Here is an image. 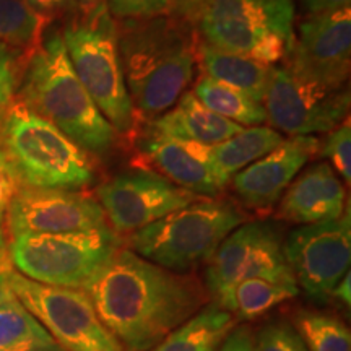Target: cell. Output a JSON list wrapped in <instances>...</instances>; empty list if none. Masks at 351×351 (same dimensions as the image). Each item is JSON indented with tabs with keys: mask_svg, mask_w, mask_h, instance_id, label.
Segmentation results:
<instances>
[{
	"mask_svg": "<svg viewBox=\"0 0 351 351\" xmlns=\"http://www.w3.org/2000/svg\"><path fill=\"white\" fill-rule=\"evenodd\" d=\"M85 291L124 351L156 348L207 301V291L194 276L163 269L122 247Z\"/></svg>",
	"mask_w": 351,
	"mask_h": 351,
	"instance_id": "cell-1",
	"label": "cell"
},
{
	"mask_svg": "<svg viewBox=\"0 0 351 351\" xmlns=\"http://www.w3.org/2000/svg\"><path fill=\"white\" fill-rule=\"evenodd\" d=\"M119 54L134 111L156 119L186 93L197 65V36L176 16L125 20Z\"/></svg>",
	"mask_w": 351,
	"mask_h": 351,
	"instance_id": "cell-2",
	"label": "cell"
},
{
	"mask_svg": "<svg viewBox=\"0 0 351 351\" xmlns=\"http://www.w3.org/2000/svg\"><path fill=\"white\" fill-rule=\"evenodd\" d=\"M19 98L90 156H108L116 145L117 132L78 80L62 34H52L29 57Z\"/></svg>",
	"mask_w": 351,
	"mask_h": 351,
	"instance_id": "cell-3",
	"label": "cell"
},
{
	"mask_svg": "<svg viewBox=\"0 0 351 351\" xmlns=\"http://www.w3.org/2000/svg\"><path fill=\"white\" fill-rule=\"evenodd\" d=\"M0 171L16 189L75 191L95 181L91 156L20 98L0 117Z\"/></svg>",
	"mask_w": 351,
	"mask_h": 351,
	"instance_id": "cell-4",
	"label": "cell"
},
{
	"mask_svg": "<svg viewBox=\"0 0 351 351\" xmlns=\"http://www.w3.org/2000/svg\"><path fill=\"white\" fill-rule=\"evenodd\" d=\"M169 16L208 46L271 65L295 43L293 0H178Z\"/></svg>",
	"mask_w": 351,
	"mask_h": 351,
	"instance_id": "cell-5",
	"label": "cell"
},
{
	"mask_svg": "<svg viewBox=\"0 0 351 351\" xmlns=\"http://www.w3.org/2000/svg\"><path fill=\"white\" fill-rule=\"evenodd\" d=\"M243 223L244 215L236 205L202 197L132 232L127 244L148 262L184 274L207 263L223 239Z\"/></svg>",
	"mask_w": 351,
	"mask_h": 351,
	"instance_id": "cell-6",
	"label": "cell"
},
{
	"mask_svg": "<svg viewBox=\"0 0 351 351\" xmlns=\"http://www.w3.org/2000/svg\"><path fill=\"white\" fill-rule=\"evenodd\" d=\"M70 64L93 103L117 134L134 129L132 106L119 54V32L106 3L95 5L62 34Z\"/></svg>",
	"mask_w": 351,
	"mask_h": 351,
	"instance_id": "cell-7",
	"label": "cell"
},
{
	"mask_svg": "<svg viewBox=\"0 0 351 351\" xmlns=\"http://www.w3.org/2000/svg\"><path fill=\"white\" fill-rule=\"evenodd\" d=\"M119 247L114 231L19 234L7 254L12 267L33 282L85 289Z\"/></svg>",
	"mask_w": 351,
	"mask_h": 351,
	"instance_id": "cell-8",
	"label": "cell"
},
{
	"mask_svg": "<svg viewBox=\"0 0 351 351\" xmlns=\"http://www.w3.org/2000/svg\"><path fill=\"white\" fill-rule=\"evenodd\" d=\"M8 287L64 351H124L85 289L43 285L15 270L8 275Z\"/></svg>",
	"mask_w": 351,
	"mask_h": 351,
	"instance_id": "cell-9",
	"label": "cell"
},
{
	"mask_svg": "<svg viewBox=\"0 0 351 351\" xmlns=\"http://www.w3.org/2000/svg\"><path fill=\"white\" fill-rule=\"evenodd\" d=\"M252 278L296 285L285 258L282 232L274 223H243L223 239L207 262L205 285L213 298Z\"/></svg>",
	"mask_w": 351,
	"mask_h": 351,
	"instance_id": "cell-10",
	"label": "cell"
},
{
	"mask_svg": "<svg viewBox=\"0 0 351 351\" xmlns=\"http://www.w3.org/2000/svg\"><path fill=\"white\" fill-rule=\"evenodd\" d=\"M262 104L275 129L291 137H314L332 132L348 117L350 91L315 85L280 67Z\"/></svg>",
	"mask_w": 351,
	"mask_h": 351,
	"instance_id": "cell-11",
	"label": "cell"
},
{
	"mask_svg": "<svg viewBox=\"0 0 351 351\" xmlns=\"http://www.w3.org/2000/svg\"><path fill=\"white\" fill-rule=\"evenodd\" d=\"M283 252L296 285L307 295L315 300L330 296L350 271V215L296 228L283 243Z\"/></svg>",
	"mask_w": 351,
	"mask_h": 351,
	"instance_id": "cell-12",
	"label": "cell"
},
{
	"mask_svg": "<svg viewBox=\"0 0 351 351\" xmlns=\"http://www.w3.org/2000/svg\"><path fill=\"white\" fill-rule=\"evenodd\" d=\"M98 204L114 232H132L152 225L202 197L178 187L153 171L117 174L98 187Z\"/></svg>",
	"mask_w": 351,
	"mask_h": 351,
	"instance_id": "cell-13",
	"label": "cell"
},
{
	"mask_svg": "<svg viewBox=\"0 0 351 351\" xmlns=\"http://www.w3.org/2000/svg\"><path fill=\"white\" fill-rule=\"evenodd\" d=\"M10 236L112 231L98 200L64 189H16L7 205Z\"/></svg>",
	"mask_w": 351,
	"mask_h": 351,
	"instance_id": "cell-14",
	"label": "cell"
},
{
	"mask_svg": "<svg viewBox=\"0 0 351 351\" xmlns=\"http://www.w3.org/2000/svg\"><path fill=\"white\" fill-rule=\"evenodd\" d=\"M285 65L298 77L341 90L351 67V8L307 16L295 34Z\"/></svg>",
	"mask_w": 351,
	"mask_h": 351,
	"instance_id": "cell-15",
	"label": "cell"
},
{
	"mask_svg": "<svg viewBox=\"0 0 351 351\" xmlns=\"http://www.w3.org/2000/svg\"><path fill=\"white\" fill-rule=\"evenodd\" d=\"M319 148L320 142L315 137L283 140L261 160L239 171L231 179L232 191L244 207L257 212L270 210L307 161L317 155Z\"/></svg>",
	"mask_w": 351,
	"mask_h": 351,
	"instance_id": "cell-16",
	"label": "cell"
},
{
	"mask_svg": "<svg viewBox=\"0 0 351 351\" xmlns=\"http://www.w3.org/2000/svg\"><path fill=\"white\" fill-rule=\"evenodd\" d=\"M346 192L328 163H315L293 179L278 207V217L298 225H315L343 217Z\"/></svg>",
	"mask_w": 351,
	"mask_h": 351,
	"instance_id": "cell-17",
	"label": "cell"
},
{
	"mask_svg": "<svg viewBox=\"0 0 351 351\" xmlns=\"http://www.w3.org/2000/svg\"><path fill=\"white\" fill-rule=\"evenodd\" d=\"M142 152L161 176L184 191L208 199L221 192L208 166L210 147L147 130Z\"/></svg>",
	"mask_w": 351,
	"mask_h": 351,
	"instance_id": "cell-18",
	"label": "cell"
},
{
	"mask_svg": "<svg viewBox=\"0 0 351 351\" xmlns=\"http://www.w3.org/2000/svg\"><path fill=\"white\" fill-rule=\"evenodd\" d=\"M243 129V125L210 111L192 91H186L171 111H166L147 124V130L155 134L205 147L225 142Z\"/></svg>",
	"mask_w": 351,
	"mask_h": 351,
	"instance_id": "cell-19",
	"label": "cell"
},
{
	"mask_svg": "<svg viewBox=\"0 0 351 351\" xmlns=\"http://www.w3.org/2000/svg\"><path fill=\"white\" fill-rule=\"evenodd\" d=\"M197 60L205 77L236 88L257 103H263L275 73V65L231 54L197 39Z\"/></svg>",
	"mask_w": 351,
	"mask_h": 351,
	"instance_id": "cell-20",
	"label": "cell"
},
{
	"mask_svg": "<svg viewBox=\"0 0 351 351\" xmlns=\"http://www.w3.org/2000/svg\"><path fill=\"white\" fill-rule=\"evenodd\" d=\"M283 142L280 132L271 127L254 125L243 129L225 142L210 147L208 166L218 187L225 189L239 171L261 160Z\"/></svg>",
	"mask_w": 351,
	"mask_h": 351,
	"instance_id": "cell-21",
	"label": "cell"
},
{
	"mask_svg": "<svg viewBox=\"0 0 351 351\" xmlns=\"http://www.w3.org/2000/svg\"><path fill=\"white\" fill-rule=\"evenodd\" d=\"M234 315L212 304L171 332L152 351H215L234 326Z\"/></svg>",
	"mask_w": 351,
	"mask_h": 351,
	"instance_id": "cell-22",
	"label": "cell"
},
{
	"mask_svg": "<svg viewBox=\"0 0 351 351\" xmlns=\"http://www.w3.org/2000/svg\"><path fill=\"white\" fill-rule=\"evenodd\" d=\"M300 288L296 285L274 283L269 280H244L215 298L217 306L234 315V319L252 320L274 307L293 300Z\"/></svg>",
	"mask_w": 351,
	"mask_h": 351,
	"instance_id": "cell-23",
	"label": "cell"
},
{
	"mask_svg": "<svg viewBox=\"0 0 351 351\" xmlns=\"http://www.w3.org/2000/svg\"><path fill=\"white\" fill-rule=\"evenodd\" d=\"M0 351H64L15 296L0 304Z\"/></svg>",
	"mask_w": 351,
	"mask_h": 351,
	"instance_id": "cell-24",
	"label": "cell"
},
{
	"mask_svg": "<svg viewBox=\"0 0 351 351\" xmlns=\"http://www.w3.org/2000/svg\"><path fill=\"white\" fill-rule=\"evenodd\" d=\"M49 20L26 0H0V44L32 57L44 41Z\"/></svg>",
	"mask_w": 351,
	"mask_h": 351,
	"instance_id": "cell-25",
	"label": "cell"
},
{
	"mask_svg": "<svg viewBox=\"0 0 351 351\" xmlns=\"http://www.w3.org/2000/svg\"><path fill=\"white\" fill-rule=\"evenodd\" d=\"M192 93L210 111L239 125L254 127L267 122V112L262 103H257L243 91L228 86L225 83H219L210 77H200Z\"/></svg>",
	"mask_w": 351,
	"mask_h": 351,
	"instance_id": "cell-26",
	"label": "cell"
},
{
	"mask_svg": "<svg viewBox=\"0 0 351 351\" xmlns=\"http://www.w3.org/2000/svg\"><path fill=\"white\" fill-rule=\"evenodd\" d=\"M295 326L309 351H351L348 327L335 315L301 313Z\"/></svg>",
	"mask_w": 351,
	"mask_h": 351,
	"instance_id": "cell-27",
	"label": "cell"
},
{
	"mask_svg": "<svg viewBox=\"0 0 351 351\" xmlns=\"http://www.w3.org/2000/svg\"><path fill=\"white\" fill-rule=\"evenodd\" d=\"M29 56L0 44V117L15 99Z\"/></svg>",
	"mask_w": 351,
	"mask_h": 351,
	"instance_id": "cell-28",
	"label": "cell"
},
{
	"mask_svg": "<svg viewBox=\"0 0 351 351\" xmlns=\"http://www.w3.org/2000/svg\"><path fill=\"white\" fill-rule=\"evenodd\" d=\"M178 0H106L112 16L121 20H148L169 16Z\"/></svg>",
	"mask_w": 351,
	"mask_h": 351,
	"instance_id": "cell-29",
	"label": "cell"
},
{
	"mask_svg": "<svg viewBox=\"0 0 351 351\" xmlns=\"http://www.w3.org/2000/svg\"><path fill=\"white\" fill-rule=\"evenodd\" d=\"M322 155L332 161L333 168L337 169L346 184L351 181V125L350 119L341 122L332 132H328V137L322 147Z\"/></svg>",
	"mask_w": 351,
	"mask_h": 351,
	"instance_id": "cell-30",
	"label": "cell"
},
{
	"mask_svg": "<svg viewBox=\"0 0 351 351\" xmlns=\"http://www.w3.org/2000/svg\"><path fill=\"white\" fill-rule=\"evenodd\" d=\"M254 343L256 351H309L296 328L285 322L263 327Z\"/></svg>",
	"mask_w": 351,
	"mask_h": 351,
	"instance_id": "cell-31",
	"label": "cell"
},
{
	"mask_svg": "<svg viewBox=\"0 0 351 351\" xmlns=\"http://www.w3.org/2000/svg\"><path fill=\"white\" fill-rule=\"evenodd\" d=\"M256 339L247 327H238L228 333L218 351H256Z\"/></svg>",
	"mask_w": 351,
	"mask_h": 351,
	"instance_id": "cell-32",
	"label": "cell"
},
{
	"mask_svg": "<svg viewBox=\"0 0 351 351\" xmlns=\"http://www.w3.org/2000/svg\"><path fill=\"white\" fill-rule=\"evenodd\" d=\"M302 10L307 15H320V13H327L333 10H340V8L350 7L351 0H300Z\"/></svg>",
	"mask_w": 351,
	"mask_h": 351,
	"instance_id": "cell-33",
	"label": "cell"
},
{
	"mask_svg": "<svg viewBox=\"0 0 351 351\" xmlns=\"http://www.w3.org/2000/svg\"><path fill=\"white\" fill-rule=\"evenodd\" d=\"M12 270V263L5 247H0V304L13 298L12 289L8 287V275Z\"/></svg>",
	"mask_w": 351,
	"mask_h": 351,
	"instance_id": "cell-34",
	"label": "cell"
},
{
	"mask_svg": "<svg viewBox=\"0 0 351 351\" xmlns=\"http://www.w3.org/2000/svg\"><path fill=\"white\" fill-rule=\"evenodd\" d=\"M33 8H36L38 12L44 13V15H49L52 12L62 10L64 7H67L69 0H26Z\"/></svg>",
	"mask_w": 351,
	"mask_h": 351,
	"instance_id": "cell-35",
	"label": "cell"
},
{
	"mask_svg": "<svg viewBox=\"0 0 351 351\" xmlns=\"http://www.w3.org/2000/svg\"><path fill=\"white\" fill-rule=\"evenodd\" d=\"M15 191L16 187L13 186V182L0 171V210L7 208L8 202H10L13 194H15Z\"/></svg>",
	"mask_w": 351,
	"mask_h": 351,
	"instance_id": "cell-36",
	"label": "cell"
},
{
	"mask_svg": "<svg viewBox=\"0 0 351 351\" xmlns=\"http://www.w3.org/2000/svg\"><path fill=\"white\" fill-rule=\"evenodd\" d=\"M332 296L339 298V300H340L341 302H343V304L350 306V301H351V280H350V271L343 276V278L340 280L339 285H337V287L333 288Z\"/></svg>",
	"mask_w": 351,
	"mask_h": 351,
	"instance_id": "cell-37",
	"label": "cell"
},
{
	"mask_svg": "<svg viewBox=\"0 0 351 351\" xmlns=\"http://www.w3.org/2000/svg\"><path fill=\"white\" fill-rule=\"evenodd\" d=\"M0 247H5V243H3V230H2V210H0Z\"/></svg>",
	"mask_w": 351,
	"mask_h": 351,
	"instance_id": "cell-38",
	"label": "cell"
}]
</instances>
